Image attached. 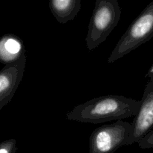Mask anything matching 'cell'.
<instances>
[{"label": "cell", "instance_id": "cell-7", "mask_svg": "<svg viewBox=\"0 0 153 153\" xmlns=\"http://www.w3.org/2000/svg\"><path fill=\"white\" fill-rule=\"evenodd\" d=\"M25 55V49L20 38L12 34L0 37V62L12 64Z\"/></svg>", "mask_w": 153, "mask_h": 153}, {"label": "cell", "instance_id": "cell-4", "mask_svg": "<svg viewBox=\"0 0 153 153\" xmlns=\"http://www.w3.org/2000/svg\"><path fill=\"white\" fill-rule=\"evenodd\" d=\"M131 123L117 120L96 128L90 136L89 153H114L126 146L129 137Z\"/></svg>", "mask_w": 153, "mask_h": 153}, {"label": "cell", "instance_id": "cell-1", "mask_svg": "<svg viewBox=\"0 0 153 153\" xmlns=\"http://www.w3.org/2000/svg\"><path fill=\"white\" fill-rule=\"evenodd\" d=\"M140 101L122 95H106L76 105L67 114V120L87 123H102L135 117Z\"/></svg>", "mask_w": 153, "mask_h": 153}, {"label": "cell", "instance_id": "cell-5", "mask_svg": "<svg viewBox=\"0 0 153 153\" xmlns=\"http://www.w3.org/2000/svg\"><path fill=\"white\" fill-rule=\"evenodd\" d=\"M140 101V107L131 123L126 145L137 143L153 130V78L149 77Z\"/></svg>", "mask_w": 153, "mask_h": 153}, {"label": "cell", "instance_id": "cell-8", "mask_svg": "<svg viewBox=\"0 0 153 153\" xmlns=\"http://www.w3.org/2000/svg\"><path fill=\"white\" fill-rule=\"evenodd\" d=\"M49 7L56 20L61 24H66L73 20L82 7L81 0H51Z\"/></svg>", "mask_w": 153, "mask_h": 153}, {"label": "cell", "instance_id": "cell-6", "mask_svg": "<svg viewBox=\"0 0 153 153\" xmlns=\"http://www.w3.org/2000/svg\"><path fill=\"white\" fill-rule=\"evenodd\" d=\"M26 56L12 64H6L0 70V110L13 99L24 75Z\"/></svg>", "mask_w": 153, "mask_h": 153}, {"label": "cell", "instance_id": "cell-3", "mask_svg": "<svg viewBox=\"0 0 153 153\" xmlns=\"http://www.w3.org/2000/svg\"><path fill=\"white\" fill-rule=\"evenodd\" d=\"M153 37V1L133 20L108 58V64L114 63Z\"/></svg>", "mask_w": 153, "mask_h": 153}, {"label": "cell", "instance_id": "cell-11", "mask_svg": "<svg viewBox=\"0 0 153 153\" xmlns=\"http://www.w3.org/2000/svg\"><path fill=\"white\" fill-rule=\"evenodd\" d=\"M147 76H149V77L153 78V65L151 67V68L149 69V72H148L147 73Z\"/></svg>", "mask_w": 153, "mask_h": 153}, {"label": "cell", "instance_id": "cell-2", "mask_svg": "<svg viewBox=\"0 0 153 153\" xmlns=\"http://www.w3.org/2000/svg\"><path fill=\"white\" fill-rule=\"evenodd\" d=\"M120 16L121 9L117 0L96 1L85 39L88 50H94L105 41L118 25Z\"/></svg>", "mask_w": 153, "mask_h": 153}, {"label": "cell", "instance_id": "cell-10", "mask_svg": "<svg viewBox=\"0 0 153 153\" xmlns=\"http://www.w3.org/2000/svg\"><path fill=\"white\" fill-rule=\"evenodd\" d=\"M139 147L143 149H152L153 148V130L146 134L143 139L137 143Z\"/></svg>", "mask_w": 153, "mask_h": 153}, {"label": "cell", "instance_id": "cell-9", "mask_svg": "<svg viewBox=\"0 0 153 153\" xmlns=\"http://www.w3.org/2000/svg\"><path fill=\"white\" fill-rule=\"evenodd\" d=\"M16 141L14 139H9L0 143V153H16Z\"/></svg>", "mask_w": 153, "mask_h": 153}]
</instances>
